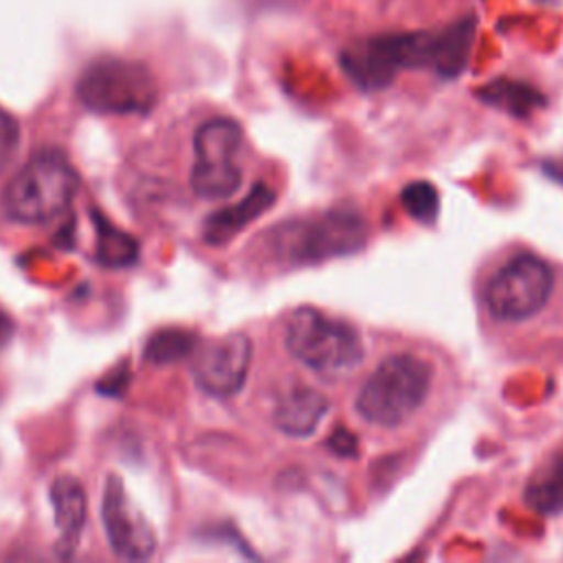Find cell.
I'll return each instance as SVG.
<instances>
[{
  "label": "cell",
  "mask_w": 563,
  "mask_h": 563,
  "mask_svg": "<svg viewBox=\"0 0 563 563\" xmlns=\"http://www.w3.org/2000/svg\"><path fill=\"white\" fill-rule=\"evenodd\" d=\"M79 176L59 150L35 152L2 194L4 213L20 224H44L68 209Z\"/></svg>",
  "instance_id": "cell-1"
},
{
  "label": "cell",
  "mask_w": 563,
  "mask_h": 563,
  "mask_svg": "<svg viewBox=\"0 0 563 563\" xmlns=\"http://www.w3.org/2000/svg\"><path fill=\"white\" fill-rule=\"evenodd\" d=\"M365 242V218L356 209L334 207L275 227L271 249L286 264H319L352 255L361 251Z\"/></svg>",
  "instance_id": "cell-2"
},
{
  "label": "cell",
  "mask_w": 563,
  "mask_h": 563,
  "mask_svg": "<svg viewBox=\"0 0 563 563\" xmlns=\"http://www.w3.org/2000/svg\"><path fill=\"white\" fill-rule=\"evenodd\" d=\"M431 365L413 354H391L369 374L356 396V411L378 427H398L424 402L431 387Z\"/></svg>",
  "instance_id": "cell-3"
},
{
  "label": "cell",
  "mask_w": 563,
  "mask_h": 563,
  "mask_svg": "<svg viewBox=\"0 0 563 563\" xmlns=\"http://www.w3.org/2000/svg\"><path fill=\"white\" fill-rule=\"evenodd\" d=\"M79 103L97 114H147L158 101V86L143 62L97 57L77 79Z\"/></svg>",
  "instance_id": "cell-4"
},
{
  "label": "cell",
  "mask_w": 563,
  "mask_h": 563,
  "mask_svg": "<svg viewBox=\"0 0 563 563\" xmlns=\"http://www.w3.org/2000/svg\"><path fill=\"white\" fill-rule=\"evenodd\" d=\"M284 341L297 361L328 376L354 369L365 354L356 328L312 306H301L290 312Z\"/></svg>",
  "instance_id": "cell-5"
},
{
  "label": "cell",
  "mask_w": 563,
  "mask_h": 563,
  "mask_svg": "<svg viewBox=\"0 0 563 563\" xmlns=\"http://www.w3.org/2000/svg\"><path fill=\"white\" fill-rule=\"evenodd\" d=\"M242 145V125L229 117L205 121L194 134L196 163L191 189L198 198L220 200L235 194L242 185V169L235 163Z\"/></svg>",
  "instance_id": "cell-6"
},
{
  "label": "cell",
  "mask_w": 563,
  "mask_h": 563,
  "mask_svg": "<svg viewBox=\"0 0 563 563\" xmlns=\"http://www.w3.org/2000/svg\"><path fill=\"white\" fill-rule=\"evenodd\" d=\"M554 273L537 255L521 253L506 262L486 284L484 301L499 321H523L537 314L550 299Z\"/></svg>",
  "instance_id": "cell-7"
},
{
  "label": "cell",
  "mask_w": 563,
  "mask_h": 563,
  "mask_svg": "<svg viewBox=\"0 0 563 563\" xmlns=\"http://www.w3.org/2000/svg\"><path fill=\"white\" fill-rule=\"evenodd\" d=\"M101 519L112 552L128 561H145L156 552V534L143 512L125 495L119 475L110 473L101 499Z\"/></svg>",
  "instance_id": "cell-8"
},
{
  "label": "cell",
  "mask_w": 563,
  "mask_h": 563,
  "mask_svg": "<svg viewBox=\"0 0 563 563\" xmlns=\"http://www.w3.org/2000/svg\"><path fill=\"white\" fill-rule=\"evenodd\" d=\"M251 356V339L242 332H231L205 343L194 361L196 385L216 398L238 394L249 376Z\"/></svg>",
  "instance_id": "cell-9"
},
{
  "label": "cell",
  "mask_w": 563,
  "mask_h": 563,
  "mask_svg": "<svg viewBox=\"0 0 563 563\" xmlns=\"http://www.w3.org/2000/svg\"><path fill=\"white\" fill-rule=\"evenodd\" d=\"M51 504H53L55 526L59 530L57 554L68 559L77 550V543L86 523V512H88L81 482L73 475L55 477L51 484Z\"/></svg>",
  "instance_id": "cell-10"
},
{
  "label": "cell",
  "mask_w": 563,
  "mask_h": 563,
  "mask_svg": "<svg viewBox=\"0 0 563 563\" xmlns=\"http://www.w3.org/2000/svg\"><path fill=\"white\" fill-rule=\"evenodd\" d=\"M275 200H277V194L273 187H268L266 183H255L240 202L222 207L205 220L202 224L205 242L211 246H220L229 242L238 231H242L246 224L257 220Z\"/></svg>",
  "instance_id": "cell-11"
},
{
  "label": "cell",
  "mask_w": 563,
  "mask_h": 563,
  "mask_svg": "<svg viewBox=\"0 0 563 563\" xmlns=\"http://www.w3.org/2000/svg\"><path fill=\"white\" fill-rule=\"evenodd\" d=\"M328 398L312 387H295L282 396L273 411V424L292 438L314 433L321 418L328 413Z\"/></svg>",
  "instance_id": "cell-12"
},
{
  "label": "cell",
  "mask_w": 563,
  "mask_h": 563,
  "mask_svg": "<svg viewBox=\"0 0 563 563\" xmlns=\"http://www.w3.org/2000/svg\"><path fill=\"white\" fill-rule=\"evenodd\" d=\"M341 68L361 90H380L389 86L398 73L374 37L345 46L341 51Z\"/></svg>",
  "instance_id": "cell-13"
},
{
  "label": "cell",
  "mask_w": 563,
  "mask_h": 563,
  "mask_svg": "<svg viewBox=\"0 0 563 563\" xmlns=\"http://www.w3.org/2000/svg\"><path fill=\"white\" fill-rule=\"evenodd\" d=\"M475 31H477V18L471 13L451 22L442 31H435L431 70H435L444 79L457 77L468 64L473 42H475Z\"/></svg>",
  "instance_id": "cell-14"
},
{
  "label": "cell",
  "mask_w": 563,
  "mask_h": 563,
  "mask_svg": "<svg viewBox=\"0 0 563 563\" xmlns=\"http://www.w3.org/2000/svg\"><path fill=\"white\" fill-rule=\"evenodd\" d=\"M477 99L504 110L517 119H526L530 117L534 110L545 106V97L541 90H537L534 86L519 81V79H508V77H499L493 79L484 86L477 88Z\"/></svg>",
  "instance_id": "cell-15"
},
{
  "label": "cell",
  "mask_w": 563,
  "mask_h": 563,
  "mask_svg": "<svg viewBox=\"0 0 563 563\" xmlns=\"http://www.w3.org/2000/svg\"><path fill=\"white\" fill-rule=\"evenodd\" d=\"M95 224V257L101 266L108 268H125L139 260V242L134 235L125 233L117 224H112L101 211H90Z\"/></svg>",
  "instance_id": "cell-16"
},
{
  "label": "cell",
  "mask_w": 563,
  "mask_h": 563,
  "mask_svg": "<svg viewBox=\"0 0 563 563\" xmlns=\"http://www.w3.org/2000/svg\"><path fill=\"white\" fill-rule=\"evenodd\" d=\"M526 504L539 515L563 512V457L548 460L526 484Z\"/></svg>",
  "instance_id": "cell-17"
},
{
  "label": "cell",
  "mask_w": 563,
  "mask_h": 563,
  "mask_svg": "<svg viewBox=\"0 0 563 563\" xmlns=\"http://www.w3.org/2000/svg\"><path fill=\"white\" fill-rule=\"evenodd\" d=\"M200 345L196 332L185 328L156 330L143 345V358L152 365H169L194 354Z\"/></svg>",
  "instance_id": "cell-18"
},
{
  "label": "cell",
  "mask_w": 563,
  "mask_h": 563,
  "mask_svg": "<svg viewBox=\"0 0 563 563\" xmlns=\"http://www.w3.org/2000/svg\"><path fill=\"white\" fill-rule=\"evenodd\" d=\"M400 200L405 211L424 224H431L440 211V194L427 180H413L400 191Z\"/></svg>",
  "instance_id": "cell-19"
},
{
  "label": "cell",
  "mask_w": 563,
  "mask_h": 563,
  "mask_svg": "<svg viewBox=\"0 0 563 563\" xmlns=\"http://www.w3.org/2000/svg\"><path fill=\"white\" fill-rule=\"evenodd\" d=\"M20 145V125L13 114L0 108V172L11 163Z\"/></svg>",
  "instance_id": "cell-20"
},
{
  "label": "cell",
  "mask_w": 563,
  "mask_h": 563,
  "mask_svg": "<svg viewBox=\"0 0 563 563\" xmlns=\"http://www.w3.org/2000/svg\"><path fill=\"white\" fill-rule=\"evenodd\" d=\"M130 383V372L125 365L121 367H112V372H108L99 383H97V391L108 394V396H119Z\"/></svg>",
  "instance_id": "cell-21"
},
{
  "label": "cell",
  "mask_w": 563,
  "mask_h": 563,
  "mask_svg": "<svg viewBox=\"0 0 563 563\" xmlns=\"http://www.w3.org/2000/svg\"><path fill=\"white\" fill-rule=\"evenodd\" d=\"M328 446L336 453V455H343V457H354L356 451H358V442H356V435L350 433L347 429L339 427L330 433L328 438Z\"/></svg>",
  "instance_id": "cell-22"
},
{
  "label": "cell",
  "mask_w": 563,
  "mask_h": 563,
  "mask_svg": "<svg viewBox=\"0 0 563 563\" xmlns=\"http://www.w3.org/2000/svg\"><path fill=\"white\" fill-rule=\"evenodd\" d=\"M9 339H11V319H9L4 312H0V347H2Z\"/></svg>",
  "instance_id": "cell-23"
}]
</instances>
